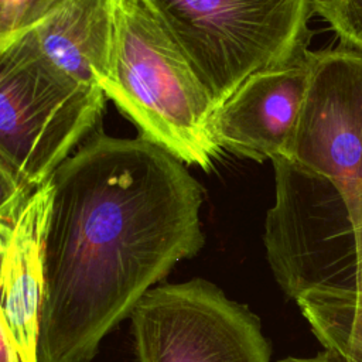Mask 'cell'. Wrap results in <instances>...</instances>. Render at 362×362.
Instances as JSON below:
<instances>
[{"label":"cell","instance_id":"obj_11","mask_svg":"<svg viewBox=\"0 0 362 362\" xmlns=\"http://www.w3.org/2000/svg\"><path fill=\"white\" fill-rule=\"evenodd\" d=\"M294 301L337 362H362V297L351 290L311 288Z\"/></svg>","mask_w":362,"mask_h":362},{"label":"cell","instance_id":"obj_12","mask_svg":"<svg viewBox=\"0 0 362 362\" xmlns=\"http://www.w3.org/2000/svg\"><path fill=\"white\" fill-rule=\"evenodd\" d=\"M59 0H0V51L34 30Z\"/></svg>","mask_w":362,"mask_h":362},{"label":"cell","instance_id":"obj_10","mask_svg":"<svg viewBox=\"0 0 362 362\" xmlns=\"http://www.w3.org/2000/svg\"><path fill=\"white\" fill-rule=\"evenodd\" d=\"M119 1L59 0L33 34L55 65L103 90L113 74Z\"/></svg>","mask_w":362,"mask_h":362},{"label":"cell","instance_id":"obj_2","mask_svg":"<svg viewBox=\"0 0 362 362\" xmlns=\"http://www.w3.org/2000/svg\"><path fill=\"white\" fill-rule=\"evenodd\" d=\"M106 100L55 65L33 31L0 51V226L89 136Z\"/></svg>","mask_w":362,"mask_h":362},{"label":"cell","instance_id":"obj_4","mask_svg":"<svg viewBox=\"0 0 362 362\" xmlns=\"http://www.w3.org/2000/svg\"><path fill=\"white\" fill-rule=\"evenodd\" d=\"M178 47L215 109L250 75L304 59L315 0H139Z\"/></svg>","mask_w":362,"mask_h":362},{"label":"cell","instance_id":"obj_13","mask_svg":"<svg viewBox=\"0 0 362 362\" xmlns=\"http://www.w3.org/2000/svg\"><path fill=\"white\" fill-rule=\"evenodd\" d=\"M318 14L339 42L362 51V0H315Z\"/></svg>","mask_w":362,"mask_h":362},{"label":"cell","instance_id":"obj_1","mask_svg":"<svg viewBox=\"0 0 362 362\" xmlns=\"http://www.w3.org/2000/svg\"><path fill=\"white\" fill-rule=\"evenodd\" d=\"M48 181L38 362H90L144 294L204 247V192L156 143L102 132Z\"/></svg>","mask_w":362,"mask_h":362},{"label":"cell","instance_id":"obj_5","mask_svg":"<svg viewBox=\"0 0 362 362\" xmlns=\"http://www.w3.org/2000/svg\"><path fill=\"white\" fill-rule=\"evenodd\" d=\"M274 202L263 245L272 274L291 300L311 288L352 290L356 239L348 204L328 178L272 160Z\"/></svg>","mask_w":362,"mask_h":362},{"label":"cell","instance_id":"obj_14","mask_svg":"<svg viewBox=\"0 0 362 362\" xmlns=\"http://www.w3.org/2000/svg\"><path fill=\"white\" fill-rule=\"evenodd\" d=\"M279 362H337V359L327 351L318 352L314 356H308V358H298V356H288L284 359H280Z\"/></svg>","mask_w":362,"mask_h":362},{"label":"cell","instance_id":"obj_8","mask_svg":"<svg viewBox=\"0 0 362 362\" xmlns=\"http://www.w3.org/2000/svg\"><path fill=\"white\" fill-rule=\"evenodd\" d=\"M310 55L250 75L215 109L211 132L222 151L259 163L287 157L308 85Z\"/></svg>","mask_w":362,"mask_h":362},{"label":"cell","instance_id":"obj_9","mask_svg":"<svg viewBox=\"0 0 362 362\" xmlns=\"http://www.w3.org/2000/svg\"><path fill=\"white\" fill-rule=\"evenodd\" d=\"M51 208L52 187L47 181L24 202L13 223L0 226V335L16 345L24 362H38Z\"/></svg>","mask_w":362,"mask_h":362},{"label":"cell","instance_id":"obj_6","mask_svg":"<svg viewBox=\"0 0 362 362\" xmlns=\"http://www.w3.org/2000/svg\"><path fill=\"white\" fill-rule=\"evenodd\" d=\"M286 160L332 181L354 223L352 291L362 297V51H311L308 85Z\"/></svg>","mask_w":362,"mask_h":362},{"label":"cell","instance_id":"obj_7","mask_svg":"<svg viewBox=\"0 0 362 362\" xmlns=\"http://www.w3.org/2000/svg\"><path fill=\"white\" fill-rule=\"evenodd\" d=\"M137 362H270L260 320L195 277L148 290L130 314Z\"/></svg>","mask_w":362,"mask_h":362},{"label":"cell","instance_id":"obj_3","mask_svg":"<svg viewBox=\"0 0 362 362\" xmlns=\"http://www.w3.org/2000/svg\"><path fill=\"white\" fill-rule=\"evenodd\" d=\"M139 136L185 165L214 168V102L178 47L139 0H120L113 74L103 89Z\"/></svg>","mask_w":362,"mask_h":362}]
</instances>
